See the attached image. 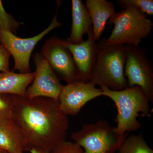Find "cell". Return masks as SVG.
<instances>
[{"mask_svg":"<svg viewBox=\"0 0 153 153\" xmlns=\"http://www.w3.org/2000/svg\"><path fill=\"white\" fill-rule=\"evenodd\" d=\"M13 119L25 136L26 151L34 149L51 153L66 141L69 120L55 100L15 95Z\"/></svg>","mask_w":153,"mask_h":153,"instance_id":"cell-1","label":"cell"},{"mask_svg":"<svg viewBox=\"0 0 153 153\" xmlns=\"http://www.w3.org/2000/svg\"><path fill=\"white\" fill-rule=\"evenodd\" d=\"M101 96V88H97L92 82L79 81L63 86L59 102L65 114L75 116L88 102Z\"/></svg>","mask_w":153,"mask_h":153,"instance_id":"cell-10","label":"cell"},{"mask_svg":"<svg viewBox=\"0 0 153 153\" xmlns=\"http://www.w3.org/2000/svg\"><path fill=\"white\" fill-rule=\"evenodd\" d=\"M33 59L36 67L35 77L32 85L27 89L25 97H46L59 101L64 85L41 52L34 54Z\"/></svg>","mask_w":153,"mask_h":153,"instance_id":"cell-9","label":"cell"},{"mask_svg":"<svg viewBox=\"0 0 153 153\" xmlns=\"http://www.w3.org/2000/svg\"><path fill=\"white\" fill-rule=\"evenodd\" d=\"M10 56L7 50L0 44V72L10 71Z\"/></svg>","mask_w":153,"mask_h":153,"instance_id":"cell-21","label":"cell"},{"mask_svg":"<svg viewBox=\"0 0 153 153\" xmlns=\"http://www.w3.org/2000/svg\"><path fill=\"white\" fill-rule=\"evenodd\" d=\"M117 2L123 10L132 7L140 10L146 16H153V0H119Z\"/></svg>","mask_w":153,"mask_h":153,"instance_id":"cell-18","label":"cell"},{"mask_svg":"<svg viewBox=\"0 0 153 153\" xmlns=\"http://www.w3.org/2000/svg\"><path fill=\"white\" fill-rule=\"evenodd\" d=\"M118 153H153L142 134L128 136L118 151Z\"/></svg>","mask_w":153,"mask_h":153,"instance_id":"cell-16","label":"cell"},{"mask_svg":"<svg viewBox=\"0 0 153 153\" xmlns=\"http://www.w3.org/2000/svg\"><path fill=\"white\" fill-rule=\"evenodd\" d=\"M41 53L58 78L67 84L82 81L81 75L71 52L66 47L65 39L56 36L47 39Z\"/></svg>","mask_w":153,"mask_h":153,"instance_id":"cell-8","label":"cell"},{"mask_svg":"<svg viewBox=\"0 0 153 153\" xmlns=\"http://www.w3.org/2000/svg\"><path fill=\"white\" fill-rule=\"evenodd\" d=\"M22 23L18 22L11 14L7 13L0 0V27L16 35Z\"/></svg>","mask_w":153,"mask_h":153,"instance_id":"cell-19","label":"cell"},{"mask_svg":"<svg viewBox=\"0 0 153 153\" xmlns=\"http://www.w3.org/2000/svg\"><path fill=\"white\" fill-rule=\"evenodd\" d=\"M0 149L8 153H24L26 151L25 136L13 119L0 123Z\"/></svg>","mask_w":153,"mask_h":153,"instance_id":"cell-13","label":"cell"},{"mask_svg":"<svg viewBox=\"0 0 153 153\" xmlns=\"http://www.w3.org/2000/svg\"><path fill=\"white\" fill-rule=\"evenodd\" d=\"M85 4L92 22L94 38L98 41L108 20L115 13L114 4L106 0H86Z\"/></svg>","mask_w":153,"mask_h":153,"instance_id":"cell-12","label":"cell"},{"mask_svg":"<svg viewBox=\"0 0 153 153\" xmlns=\"http://www.w3.org/2000/svg\"><path fill=\"white\" fill-rule=\"evenodd\" d=\"M100 88L102 96L110 98L116 106L117 126L115 129L120 135L140 128L141 124L137 119L140 114L143 117H151L149 101L140 87H127L119 91L111 90L105 87Z\"/></svg>","mask_w":153,"mask_h":153,"instance_id":"cell-3","label":"cell"},{"mask_svg":"<svg viewBox=\"0 0 153 153\" xmlns=\"http://www.w3.org/2000/svg\"><path fill=\"white\" fill-rule=\"evenodd\" d=\"M83 152L82 148L76 143L65 141L51 153H83Z\"/></svg>","mask_w":153,"mask_h":153,"instance_id":"cell-20","label":"cell"},{"mask_svg":"<svg viewBox=\"0 0 153 153\" xmlns=\"http://www.w3.org/2000/svg\"><path fill=\"white\" fill-rule=\"evenodd\" d=\"M96 46V60L90 81L100 88L113 91L128 87L124 74L126 46L108 45L105 38L100 39Z\"/></svg>","mask_w":153,"mask_h":153,"instance_id":"cell-2","label":"cell"},{"mask_svg":"<svg viewBox=\"0 0 153 153\" xmlns=\"http://www.w3.org/2000/svg\"><path fill=\"white\" fill-rule=\"evenodd\" d=\"M128 134L120 135L108 121L100 120L82 125L80 129L71 134V138L84 149L83 153H115Z\"/></svg>","mask_w":153,"mask_h":153,"instance_id":"cell-5","label":"cell"},{"mask_svg":"<svg viewBox=\"0 0 153 153\" xmlns=\"http://www.w3.org/2000/svg\"><path fill=\"white\" fill-rule=\"evenodd\" d=\"M61 1L57 2V10L50 25L40 34L31 37L20 38L8 30L0 27V44L7 50L14 60V70H18L21 74L30 73V57L38 42L52 30L63 25L57 19L58 9Z\"/></svg>","mask_w":153,"mask_h":153,"instance_id":"cell-6","label":"cell"},{"mask_svg":"<svg viewBox=\"0 0 153 153\" xmlns=\"http://www.w3.org/2000/svg\"><path fill=\"white\" fill-rule=\"evenodd\" d=\"M14 96L0 94V123L13 119Z\"/></svg>","mask_w":153,"mask_h":153,"instance_id":"cell-17","label":"cell"},{"mask_svg":"<svg viewBox=\"0 0 153 153\" xmlns=\"http://www.w3.org/2000/svg\"><path fill=\"white\" fill-rule=\"evenodd\" d=\"M4 152V151H3V150H2L1 149H0V153L2 152Z\"/></svg>","mask_w":153,"mask_h":153,"instance_id":"cell-23","label":"cell"},{"mask_svg":"<svg viewBox=\"0 0 153 153\" xmlns=\"http://www.w3.org/2000/svg\"><path fill=\"white\" fill-rule=\"evenodd\" d=\"M71 7L72 25L67 41L71 44H78L83 41V36L92 27V22L85 4L81 0H72Z\"/></svg>","mask_w":153,"mask_h":153,"instance_id":"cell-14","label":"cell"},{"mask_svg":"<svg viewBox=\"0 0 153 153\" xmlns=\"http://www.w3.org/2000/svg\"><path fill=\"white\" fill-rule=\"evenodd\" d=\"M29 151L30 153H49L41 150L37 149H32Z\"/></svg>","mask_w":153,"mask_h":153,"instance_id":"cell-22","label":"cell"},{"mask_svg":"<svg viewBox=\"0 0 153 153\" xmlns=\"http://www.w3.org/2000/svg\"><path fill=\"white\" fill-rule=\"evenodd\" d=\"M108 24L113 25L114 28L109 38H105L107 44L134 47H139L153 27L152 22L145 14L132 7L115 12L110 18Z\"/></svg>","mask_w":153,"mask_h":153,"instance_id":"cell-4","label":"cell"},{"mask_svg":"<svg viewBox=\"0 0 153 153\" xmlns=\"http://www.w3.org/2000/svg\"><path fill=\"white\" fill-rule=\"evenodd\" d=\"M88 39L78 44H71L65 40L66 47L71 52L80 75L82 81H90L97 57L96 43L94 38L92 27L87 33Z\"/></svg>","mask_w":153,"mask_h":153,"instance_id":"cell-11","label":"cell"},{"mask_svg":"<svg viewBox=\"0 0 153 153\" xmlns=\"http://www.w3.org/2000/svg\"><path fill=\"white\" fill-rule=\"evenodd\" d=\"M0 153H8L7 152H5V151H4V152H2Z\"/></svg>","mask_w":153,"mask_h":153,"instance_id":"cell-24","label":"cell"},{"mask_svg":"<svg viewBox=\"0 0 153 153\" xmlns=\"http://www.w3.org/2000/svg\"><path fill=\"white\" fill-rule=\"evenodd\" d=\"M124 74L128 87L138 86L143 90L150 103L153 104V66L146 50L126 45Z\"/></svg>","mask_w":153,"mask_h":153,"instance_id":"cell-7","label":"cell"},{"mask_svg":"<svg viewBox=\"0 0 153 153\" xmlns=\"http://www.w3.org/2000/svg\"><path fill=\"white\" fill-rule=\"evenodd\" d=\"M35 77V72L16 73L14 71L0 73V94L25 97L29 85Z\"/></svg>","mask_w":153,"mask_h":153,"instance_id":"cell-15","label":"cell"}]
</instances>
